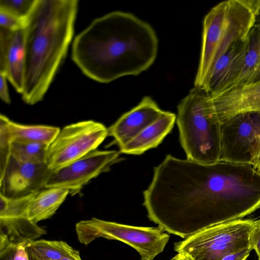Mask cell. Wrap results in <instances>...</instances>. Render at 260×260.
<instances>
[{
    "label": "cell",
    "mask_w": 260,
    "mask_h": 260,
    "mask_svg": "<svg viewBox=\"0 0 260 260\" xmlns=\"http://www.w3.org/2000/svg\"><path fill=\"white\" fill-rule=\"evenodd\" d=\"M158 40L147 22L120 11L95 19L74 39L72 59L88 78L109 83L148 69L157 55Z\"/></svg>",
    "instance_id": "cell-1"
},
{
    "label": "cell",
    "mask_w": 260,
    "mask_h": 260,
    "mask_svg": "<svg viewBox=\"0 0 260 260\" xmlns=\"http://www.w3.org/2000/svg\"><path fill=\"white\" fill-rule=\"evenodd\" d=\"M77 0H37L24 27L23 101H41L66 56L74 34Z\"/></svg>",
    "instance_id": "cell-2"
},
{
    "label": "cell",
    "mask_w": 260,
    "mask_h": 260,
    "mask_svg": "<svg viewBox=\"0 0 260 260\" xmlns=\"http://www.w3.org/2000/svg\"><path fill=\"white\" fill-rule=\"evenodd\" d=\"M259 9L260 0H228L206 15L194 87L206 90L217 60L234 44L247 38Z\"/></svg>",
    "instance_id": "cell-3"
},
{
    "label": "cell",
    "mask_w": 260,
    "mask_h": 260,
    "mask_svg": "<svg viewBox=\"0 0 260 260\" xmlns=\"http://www.w3.org/2000/svg\"><path fill=\"white\" fill-rule=\"evenodd\" d=\"M176 122L186 159L203 164L219 161L221 122L205 90L190 89L178 105Z\"/></svg>",
    "instance_id": "cell-4"
},
{
    "label": "cell",
    "mask_w": 260,
    "mask_h": 260,
    "mask_svg": "<svg viewBox=\"0 0 260 260\" xmlns=\"http://www.w3.org/2000/svg\"><path fill=\"white\" fill-rule=\"evenodd\" d=\"M255 222L239 219L217 224L174 243V249L187 253L193 260H219L230 253L252 250L251 235Z\"/></svg>",
    "instance_id": "cell-5"
},
{
    "label": "cell",
    "mask_w": 260,
    "mask_h": 260,
    "mask_svg": "<svg viewBox=\"0 0 260 260\" xmlns=\"http://www.w3.org/2000/svg\"><path fill=\"white\" fill-rule=\"evenodd\" d=\"M75 231L82 244L88 245L99 238L119 241L135 249L141 260H153L164 251L170 238L159 226H134L95 217L78 222Z\"/></svg>",
    "instance_id": "cell-6"
},
{
    "label": "cell",
    "mask_w": 260,
    "mask_h": 260,
    "mask_svg": "<svg viewBox=\"0 0 260 260\" xmlns=\"http://www.w3.org/2000/svg\"><path fill=\"white\" fill-rule=\"evenodd\" d=\"M108 136V128L94 120L67 125L49 145L45 163L49 171L66 166L96 150Z\"/></svg>",
    "instance_id": "cell-7"
},
{
    "label": "cell",
    "mask_w": 260,
    "mask_h": 260,
    "mask_svg": "<svg viewBox=\"0 0 260 260\" xmlns=\"http://www.w3.org/2000/svg\"><path fill=\"white\" fill-rule=\"evenodd\" d=\"M220 161L256 168L260 158V112L236 115L221 123Z\"/></svg>",
    "instance_id": "cell-8"
},
{
    "label": "cell",
    "mask_w": 260,
    "mask_h": 260,
    "mask_svg": "<svg viewBox=\"0 0 260 260\" xmlns=\"http://www.w3.org/2000/svg\"><path fill=\"white\" fill-rule=\"evenodd\" d=\"M35 193L14 199L0 194V257L47 234L28 216V206Z\"/></svg>",
    "instance_id": "cell-9"
},
{
    "label": "cell",
    "mask_w": 260,
    "mask_h": 260,
    "mask_svg": "<svg viewBox=\"0 0 260 260\" xmlns=\"http://www.w3.org/2000/svg\"><path fill=\"white\" fill-rule=\"evenodd\" d=\"M116 150H95L66 166L49 171L45 188L61 187L74 196L91 180L110 170L120 160Z\"/></svg>",
    "instance_id": "cell-10"
},
{
    "label": "cell",
    "mask_w": 260,
    "mask_h": 260,
    "mask_svg": "<svg viewBox=\"0 0 260 260\" xmlns=\"http://www.w3.org/2000/svg\"><path fill=\"white\" fill-rule=\"evenodd\" d=\"M49 172L46 163L23 162L10 155L0 170V194L14 199L37 192L45 188Z\"/></svg>",
    "instance_id": "cell-11"
},
{
    "label": "cell",
    "mask_w": 260,
    "mask_h": 260,
    "mask_svg": "<svg viewBox=\"0 0 260 260\" xmlns=\"http://www.w3.org/2000/svg\"><path fill=\"white\" fill-rule=\"evenodd\" d=\"M164 112L150 96H145L108 128V136L113 137L120 148L159 118Z\"/></svg>",
    "instance_id": "cell-12"
},
{
    "label": "cell",
    "mask_w": 260,
    "mask_h": 260,
    "mask_svg": "<svg viewBox=\"0 0 260 260\" xmlns=\"http://www.w3.org/2000/svg\"><path fill=\"white\" fill-rule=\"evenodd\" d=\"M24 28L10 31L0 28V73L6 75L16 91L23 89Z\"/></svg>",
    "instance_id": "cell-13"
},
{
    "label": "cell",
    "mask_w": 260,
    "mask_h": 260,
    "mask_svg": "<svg viewBox=\"0 0 260 260\" xmlns=\"http://www.w3.org/2000/svg\"><path fill=\"white\" fill-rule=\"evenodd\" d=\"M210 97L221 123L240 114L260 112V80Z\"/></svg>",
    "instance_id": "cell-14"
},
{
    "label": "cell",
    "mask_w": 260,
    "mask_h": 260,
    "mask_svg": "<svg viewBox=\"0 0 260 260\" xmlns=\"http://www.w3.org/2000/svg\"><path fill=\"white\" fill-rule=\"evenodd\" d=\"M247 50L246 39L234 44L217 60L206 89L211 96L224 91L238 77Z\"/></svg>",
    "instance_id": "cell-15"
},
{
    "label": "cell",
    "mask_w": 260,
    "mask_h": 260,
    "mask_svg": "<svg viewBox=\"0 0 260 260\" xmlns=\"http://www.w3.org/2000/svg\"><path fill=\"white\" fill-rule=\"evenodd\" d=\"M176 120L175 113L164 111L156 121L119 148L120 153L141 155L149 149L157 147L171 132Z\"/></svg>",
    "instance_id": "cell-16"
},
{
    "label": "cell",
    "mask_w": 260,
    "mask_h": 260,
    "mask_svg": "<svg viewBox=\"0 0 260 260\" xmlns=\"http://www.w3.org/2000/svg\"><path fill=\"white\" fill-rule=\"evenodd\" d=\"M58 127L46 125H26L0 115V133L10 144L16 140L37 142L49 145L60 131Z\"/></svg>",
    "instance_id": "cell-17"
},
{
    "label": "cell",
    "mask_w": 260,
    "mask_h": 260,
    "mask_svg": "<svg viewBox=\"0 0 260 260\" xmlns=\"http://www.w3.org/2000/svg\"><path fill=\"white\" fill-rule=\"evenodd\" d=\"M70 190L61 187L44 188L36 192L28 206L29 219L37 223L51 217L63 203Z\"/></svg>",
    "instance_id": "cell-18"
},
{
    "label": "cell",
    "mask_w": 260,
    "mask_h": 260,
    "mask_svg": "<svg viewBox=\"0 0 260 260\" xmlns=\"http://www.w3.org/2000/svg\"><path fill=\"white\" fill-rule=\"evenodd\" d=\"M247 40V50L243 67L236 79L223 92L260 80V27L254 24L249 32Z\"/></svg>",
    "instance_id": "cell-19"
},
{
    "label": "cell",
    "mask_w": 260,
    "mask_h": 260,
    "mask_svg": "<svg viewBox=\"0 0 260 260\" xmlns=\"http://www.w3.org/2000/svg\"><path fill=\"white\" fill-rule=\"evenodd\" d=\"M26 247L34 254L48 260L80 257L78 250L63 241L35 240L27 243Z\"/></svg>",
    "instance_id": "cell-20"
},
{
    "label": "cell",
    "mask_w": 260,
    "mask_h": 260,
    "mask_svg": "<svg viewBox=\"0 0 260 260\" xmlns=\"http://www.w3.org/2000/svg\"><path fill=\"white\" fill-rule=\"evenodd\" d=\"M48 146L37 142L13 141L10 144V154L23 162L45 163Z\"/></svg>",
    "instance_id": "cell-21"
},
{
    "label": "cell",
    "mask_w": 260,
    "mask_h": 260,
    "mask_svg": "<svg viewBox=\"0 0 260 260\" xmlns=\"http://www.w3.org/2000/svg\"><path fill=\"white\" fill-rule=\"evenodd\" d=\"M37 0H0V10L26 21Z\"/></svg>",
    "instance_id": "cell-22"
},
{
    "label": "cell",
    "mask_w": 260,
    "mask_h": 260,
    "mask_svg": "<svg viewBox=\"0 0 260 260\" xmlns=\"http://www.w3.org/2000/svg\"><path fill=\"white\" fill-rule=\"evenodd\" d=\"M25 21L3 11L0 10V28L10 31H15L24 28Z\"/></svg>",
    "instance_id": "cell-23"
},
{
    "label": "cell",
    "mask_w": 260,
    "mask_h": 260,
    "mask_svg": "<svg viewBox=\"0 0 260 260\" xmlns=\"http://www.w3.org/2000/svg\"><path fill=\"white\" fill-rule=\"evenodd\" d=\"M251 246L260 259V219L256 220L251 235Z\"/></svg>",
    "instance_id": "cell-24"
},
{
    "label": "cell",
    "mask_w": 260,
    "mask_h": 260,
    "mask_svg": "<svg viewBox=\"0 0 260 260\" xmlns=\"http://www.w3.org/2000/svg\"><path fill=\"white\" fill-rule=\"evenodd\" d=\"M7 79L5 74L0 73V98L4 102L10 104L11 99L8 91Z\"/></svg>",
    "instance_id": "cell-25"
},
{
    "label": "cell",
    "mask_w": 260,
    "mask_h": 260,
    "mask_svg": "<svg viewBox=\"0 0 260 260\" xmlns=\"http://www.w3.org/2000/svg\"><path fill=\"white\" fill-rule=\"evenodd\" d=\"M251 249H245L237 252L229 254L219 260H246L249 256Z\"/></svg>",
    "instance_id": "cell-26"
},
{
    "label": "cell",
    "mask_w": 260,
    "mask_h": 260,
    "mask_svg": "<svg viewBox=\"0 0 260 260\" xmlns=\"http://www.w3.org/2000/svg\"><path fill=\"white\" fill-rule=\"evenodd\" d=\"M13 260H29L26 245L18 246L13 254Z\"/></svg>",
    "instance_id": "cell-27"
},
{
    "label": "cell",
    "mask_w": 260,
    "mask_h": 260,
    "mask_svg": "<svg viewBox=\"0 0 260 260\" xmlns=\"http://www.w3.org/2000/svg\"><path fill=\"white\" fill-rule=\"evenodd\" d=\"M170 260H193L189 255L185 252H178Z\"/></svg>",
    "instance_id": "cell-28"
},
{
    "label": "cell",
    "mask_w": 260,
    "mask_h": 260,
    "mask_svg": "<svg viewBox=\"0 0 260 260\" xmlns=\"http://www.w3.org/2000/svg\"><path fill=\"white\" fill-rule=\"evenodd\" d=\"M26 250L28 255L29 260H48L34 254L27 248Z\"/></svg>",
    "instance_id": "cell-29"
},
{
    "label": "cell",
    "mask_w": 260,
    "mask_h": 260,
    "mask_svg": "<svg viewBox=\"0 0 260 260\" xmlns=\"http://www.w3.org/2000/svg\"><path fill=\"white\" fill-rule=\"evenodd\" d=\"M14 251L15 250L0 257V260H13V254Z\"/></svg>",
    "instance_id": "cell-30"
},
{
    "label": "cell",
    "mask_w": 260,
    "mask_h": 260,
    "mask_svg": "<svg viewBox=\"0 0 260 260\" xmlns=\"http://www.w3.org/2000/svg\"><path fill=\"white\" fill-rule=\"evenodd\" d=\"M60 260H82L81 257H71V258H64Z\"/></svg>",
    "instance_id": "cell-31"
},
{
    "label": "cell",
    "mask_w": 260,
    "mask_h": 260,
    "mask_svg": "<svg viewBox=\"0 0 260 260\" xmlns=\"http://www.w3.org/2000/svg\"><path fill=\"white\" fill-rule=\"evenodd\" d=\"M260 22V9L258 11L257 15L256 16V22Z\"/></svg>",
    "instance_id": "cell-32"
},
{
    "label": "cell",
    "mask_w": 260,
    "mask_h": 260,
    "mask_svg": "<svg viewBox=\"0 0 260 260\" xmlns=\"http://www.w3.org/2000/svg\"><path fill=\"white\" fill-rule=\"evenodd\" d=\"M258 171L260 172V158L258 160V164L255 168Z\"/></svg>",
    "instance_id": "cell-33"
},
{
    "label": "cell",
    "mask_w": 260,
    "mask_h": 260,
    "mask_svg": "<svg viewBox=\"0 0 260 260\" xmlns=\"http://www.w3.org/2000/svg\"><path fill=\"white\" fill-rule=\"evenodd\" d=\"M255 24L260 27V22H255Z\"/></svg>",
    "instance_id": "cell-34"
},
{
    "label": "cell",
    "mask_w": 260,
    "mask_h": 260,
    "mask_svg": "<svg viewBox=\"0 0 260 260\" xmlns=\"http://www.w3.org/2000/svg\"><path fill=\"white\" fill-rule=\"evenodd\" d=\"M258 260H260V259H258Z\"/></svg>",
    "instance_id": "cell-35"
}]
</instances>
